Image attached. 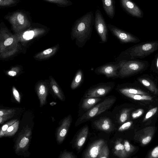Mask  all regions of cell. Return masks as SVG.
Masks as SVG:
<instances>
[{
	"mask_svg": "<svg viewBox=\"0 0 158 158\" xmlns=\"http://www.w3.org/2000/svg\"><path fill=\"white\" fill-rule=\"evenodd\" d=\"M125 96L134 100H151L153 97L149 95L133 94L128 93L122 94Z\"/></svg>",
	"mask_w": 158,
	"mask_h": 158,
	"instance_id": "28",
	"label": "cell"
},
{
	"mask_svg": "<svg viewBox=\"0 0 158 158\" xmlns=\"http://www.w3.org/2000/svg\"><path fill=\"white\" fill-rule=\"evenodd\" d=\"M107 26L111 32L123 43H137L140 41V40L134 35L114 26L108 24Z\"/></svg>",
	"mask_w": 158,
	"mask_h": 158,
	"instance_id": "10",
	"label": "cell"
},
{
	"mask_svg": "<svg viewBox=\"0 0 158 158\" xmlns=\"http://www.w3.org/2000/svg\"><path fill=\"white\" fill-rule=\"evenodd\" d=\"M158 42L154 41L147 43L132 47L129 51L132 58H144L158 49Z\"/></svg>",
	"mask_w": 158,
	"mask_h": 158,
	"instance_id": "6",
	"label": "cell"
},
{
	"mask_svg": "<svg viewBox=\"0 0 158 158\" xmlns=\"http://www.w3.org/2000/svg\"><path fill=\"white\" fill-rule=\"evenodd\" d=\"M132 121L127 122L122 125L118 128L119 131H122L129 128L132 124Z\"/></svg>",
	"mask_w": 158,
	"mask_h": 158,
	"instance_id": "39",
	"label": "cell"
},
{
	"mask_svg": "<svg viewBox=\"0 0 158 158\" xmlns=\"http://www.w3.org/2000/svg\"><path fill=\"white\" fill-rule=\"evenodd\" d=\"M49 78V88L54 95L59 100L64 101L65 99V96L59 85L52 76H50Z\"/></svg>",
	"mask_w": 158,
	"mask_h": 158,
	"instance_id": "17",
	"label": "cell"
},
{
	"mask_svg": "<svg viewBox=\"0 0 158 158\" xmlns=\"http://www.w3.org/2000/svg\"><path fill=\"white\" fill-rule=\"evenodd\" d=\"M19 121L17 120L10 125L2 135L1 137L13 136L17 131L19 125Z\"/></svg>",
	"mask_w": 158,
	"mask_h": 158,
	"instance_id": "27",
	"label": "cell"
},
{
	"mask_svg": "<svg viewBox=\"0 0 158 158\" xmlns=\"http://www.w3.org/2000/svg\"><path fill=\"white\" fill-rule=\"evenodd\" d=\"M49 89V84L46 81H40L36 85L35 90L40 101V107H42L47 103Z\"/></svg>",
	"mask_w": 158,
	"mask_h": 158,
	"instance_id": "14",
	"label": "cell"
},
{
	"mask_svg": "<svg viewBox=\"0 0 158 158\" xmlns=\"http://www.w3.org/2000/svg\"><path fill=\"white\" fill-rule=\"evenodd\" d=\"M31 129L28 126L23 128L19 133L16 140L15 151L16 153L24 152L28 148L31 138Z\"/></svg>",
	"mask_w": 158,
	"mask_h": 158,
	"instance_id": "7",
	"label": "cell"
},
{
	"mask_svg": "<svg viewBox=\"0 0 158 158\" xmlns=\"http://www.w3.org/2000/svg\"><path fill=\"white\" fill-rule=\"evenodd\" d=\"M88 132V127L86 126L82 128L78 133L75 142V147L77 150H80L84 145L87 137Z\"/></svg>",
	"mask_w": 158,
	"mask_h": 158,
	"instance_id": "18",
	"label": "cell"
},
{
	"mask_svg": "<svg viewBox=\"0 0 158 158\" xmlns=\"http://www.w3.org/2000/svg\"><path fill=\"white\" fill-rule=\"evenodd\" d=\"M119 64H109L101 66L95 70V72L98 74H104L108 78H116L118 77V73Z\"/></svg>",
	"mask_w": 158,
	"mask_h": 158,
	"instance_id": "12",
	"label": "cell"
},
{
	"mask_svg": "<svg viewBox=\"0 0 158 158\" xmlns=\"http://www.w3.org/2000/svg\"><path fill=\"white\" fill-rule=\"evenodd\" d=\"M19 40L15 35L6 29L0 31V56L3 58L10 56L19 48Z\"/></svg>",
	"mask_w": 158,
	"mask_h": 158,
	"instance_id": "2",
	"label": "cell"
},
{
	"mask_svg": "<svg viewBox=\"0 0 158 158\" xmlns=\"http://www.w3.org/2000/svg\"><path fill=\"white\" fill-rule=\"evenodd\" d=\"M12 92L15 99L18 102L20 103L21 99L20 95L18 91L15 87H13L12 88Z\"/></svg>",
	"mask_w": 158,
	"mask_h": 158,
	"instance_id": "40",
	"label": "cell"
},
{
	"mask_svg": "<svg viewBox=\"0 0 158 158\" xmlns=\"http://www.w3.org/2000/svg\"><path fill=\"white\" fill-rule=\"evenodd\" d=\"M15 114V113L0 117V124L3 123L6 121L11 118L14 116Z\"/></svg>",
	"mask_w": 158,
	"mask_h": 158,
	"instance_id": "43",
	"label": "cell"
},
{
	"mask_svg": "<svg viewBox=\"0 0 158 158\" xmlns=\"http://www.w3.org/2000/svg\"><path fill=\"white\" fill-rule=\"evenodd\" d=\"M15 112V110L12 109H0V117L14 113Z\"/></svg>",
	"mask_w": 158,
	"mask_h": 158,
	"instance_id": "37",
	"label": "cell"
},
{
	"mask_svg": "<svg viewBox=\"0 0 158 158\" xmlns=\"http://www.w3.org/2000/svg\"><path fill=\"white\" fill-rule=\"evenodd\" d=\"M19 69L17 67L12 68L8 72V74L11 76L14 77L19 72Z\"/></svg>",
	"mask_w": 158,
	"mask_h": 158,
	"instance_id": "42",
	"label": "cell"
},
{
	"mask_svg": "<svg viewBox=\"0 0 158 158\" xmlns=\"http://www.w3.org/2000/svg\"><path fill=\"white\" fill-rule=\"evenodd\" d=\"M144 110L142 109H139L133 112L131 114L132 118L135 119L141 116L143 114Z\"/></svg>",
	"mask_w": 158,
	"mask_h": 158,
	"instance_id": "38",
	"label": "cell"
},
{
	"mask_svg": "<svg viewBox=\"0 0 158 158\" xmlns=\"http://www.w3.org/2000/svg\"><path fill=\"white\" fill-rule=\"evenodd\" d=\"M94 23L96 30L100 36L101 42H106L107 41V27L105 19L99 10H97L95 11Z\"/></svg>",
	"mask_w": 158,
	"mask_h": 158,
	"instance_id": "9",
	"label": "cell"
},
{
	"mask_svg": "<svg viewBox=\"0 0 158 158\" xmlns=\"http://www.w3.org/2000/svg\"><path fill=\"white\" fill-rule=\"evenodd\" d=\"M157 107H155L149 110L146 114L143 122L146 121L148 119L153 116L157 112Z\"/></svg>",
	"mask_w": 158,
	"mask_h": 158,
	"instance_id": "36",
	"label": "cell"
},
{
	"mask_svg": "<svg viewBox=\"0 0 158 158\" xmlns=\"http://www.w3.org/2000/svg\"><path fill=\"white\" fill-rule=\"evenodd\" d=\"M54 4L60 7H65L71 5L73 3L69 0H44Z\"/></svg>",
	"mask_w": 158,
	"mask_h": 158,
	"instance_id": "30",
	"label": "cell"
},
{
	"mask_svg": "<svg viewBox=\"0 0 158 158\" xmlns=\"http://www.w3.org/2000/svg\"><path fill=\"white\" fill-rule=\"evenodd\" d=\"M115 100L114 98L105 99L95 106L89 109L84 114L76 123V126L81 124L86 120L97 116L109 109L114 104Z\"/></svg>",
	"mask_w": 158,
	"mask_h": 158,
	"instance_id": "4",
	"label": "cell"
},
{
	"mask_svg": "<svg viewBox=\"0 0 158 158\" xmlns=\"http://www.w3.org/2000/svg\"><path fill=\"white\" fill-rule=\"evenodd\" d=\"M105 143V141L102 139L95 141L86 150L83 157L85 158H97L101 148Z\"/></svg>",
	"mask_w": 158,
	"mask_h": 158,
	"instance_id": "16",
	"label": "cell"
},
{
	"mask_svg": "<svg viewBox=\"0 0 158 158\" xmlns=\"http://www.w3.org/2000/svg\"><path fill=\"white\" fill-rule=\"evenodd\" d=\"M158 56H157V57L156 58V61H155V66L156 67V68L157 69H158Z\"/></svg>",
	"mask_w": 158,
	"mask_h": 158,
	"instance_id": "45",
	"label": "cell"
},
{
	"mask_svg": "<svg viewBox=\"0 0 158 158\" xmlns=\"http://www.w3.org/2000/svg\"><path fill=\"white\" fill-rule=\"evenodd\" d=\"M60 158H77V156L71 152L64 150L60 153L59 157Z\"/></svg>",
	"mask_w": 158,
	"mask_h": 158,
	"instance_id": "35",
	"label": "cell"
},
{
	"mask_svg": "<svg viewBox=\"0 0 158 158\" xmlns=\"http://www.w3.org/2000/svg\"><path fill=\"white\" fill-rule=\"evenodd\" d=\"M100 100L101 98L99 97L85 98L83 100L81 107L85 110L89 109Z\"/></svg>",
	"mask_w": 158,
	"mask_h": 158,
	"instance_id": "26",
	"label": "cell"
},
{
	"mask_svg": "<svg viewBox=\"0 0 158 158\" xmlns=\"http://www.w3.org/2000/svg\"><path fill=\"white\" fill-rule=\"evenodd\" d=\"M72 120V116L69 114L64 119L61 125L58 127L56 132V139L58 144H61L65 139Z\"/></svg>",
	"mask_w": 158,
	"mask_h": 158,
	"instance_id": "13",
	"label": "cell"
},
{
	"mask_svg": "<svg viewBox=\"0 0 158 158\" xmlns=\"http://www.w3.org/2000/svg\"><path fill=\"white\" fill-rule=\"evenodd\" d=\"M113 84L104 83L97 85L88 90L85 94V98H98L106 95L112 89Z\"/></svg>",
	"mask_w": 158,
	"mask_h": 158,
	"instance_id": "11",
	"label": "cell"
},
{
	"mask_svg": "<svg viewBox=\"0 0 158 158\" xmlns=\"http://www.w3.org/2000/svg\"><path fill=\"white\" fill-rule=\"evenodd\" d=\"M158 157V146L155 147L148 155L149 158H157Z\"/></svg>",
	"mask_w": 158,
	"mask_h": 158,
	"instance_id": "41",
	"label": "cell"
},
{
	"mask_svg": "<svg viewBox=\"0 0 158 158\" xmlns=\"http://www.w3.org/2000/svg\"><path fill=\"white\" fill-rule=\"evenodd\" d=\"M114 153L116 156L121 158H126L128 156L125 150L124 145L122 143L120 140L116 142Z\"/></svg>",
	"mask_w": 158,
	"mask_h": 158,
	"instance_id": "24",
	"label": "cell"
},
{
	"mask_svg": "<svg viewBox=\"0 0 158 158\" xmlns=\"http://www.w3.org/2000/svg\"><path fill=\"white\" fill-rule=\"evenodd\" d=\"M109 150L106 143L102 146L99 152L97 158H108L109 156Z\"/></svg>",
	"mask_w": 158,
	"mask_h": 158,
	"instance_id": "31",
	"label": "cell"
},
{
	"mask_svg": "<svg viewBox=\"0 0 158 158\" xmlns=\"http://www.w3.org/2000/svg\"><path fill=\"white\" fill-rule=\"evenodd\" d=\"M15 0H0V6H6L10 5L15 2Z\"/></svg>",
	"mask_w": 158,
	"mask_h": 158,
	"instance_id": "44",
	"label": "cell"
},
{
	"mask_svg": "<svg viewBox=\"0 0 158 158\" xmlns=\"http://www.w3.org/2000/svg\"><path fill=\"white\" fill-rule=\"evenodd\" d=\"M49 28L44 25L38 24L36 26L30 27L27 30L15 35L19 41L27 42L33 39L40 37L47 33Z\"/></svg>",
	"mask_w": 158,
	"mask_h": 158,
	"instance_id": "5",
	"label": "cell"
},
{
	"mask_svg": "<svg viewBox=\"0 0 158 158\" xmlns=\"http://www.w3.org/2000/svg\"><path fill=\"white\" fill-rule=\"evenodd\" d=\"M119 91L122 94L128 93L133 94H140L149 95L147 93L141 90L132 88H124L120 89Z\"/></svg>",
	"mask_w": 158,
	"mask_h": 158,
	"instance_id": "29",
	"label": "cell"
},
{
	"mask_svg": "<svg viewBox=\"0 0 158 158\" xmlns=\"http://www.w3.org/2000/svg\"><path fill=\"white\" fill-rule=\"evenodd\" d=\"M83 76L82 70L81 69H79L71 84L70 87L72 89H76L80 85L83 81Z\"/></svg>",
	"mask_w": 158,
	"mask_h": 158,
	"instance_id": "25",
	"label": "cell"
},
{
	"mask_svg": "<svg viewBox=\"0 0 158 158\" xmlns=\"http://www.w3.org/2000/svg\"><path fill=\"white\" fill-rule=\"evenodd\" d=\"M103 9L107 15L112 19L115 14L114 0H102Z\"/></svg>",
	"mask_w": 158,
	"mask_h": 158,
	"instance_id": "23",
	"label": "cell"
},
{
	"mask_svg": "<svg viewBox=\"0 0 158 158\" xmlns=\"http://www.w3.org/2000/svg\"><path fill=\"white\" fill-rule=\"evenodd\" d=\"M155 131V128L152 126L142 130L139 140L143 145H145L149 143L152 138Z\"/></svg>",
	"mask_w": 158,
	"mask_h": 158,
	"instance_id": "22",
	"label": "cell"
},
{
	"mask_svg": "<svg viewBox=\"0 0 158 158\" xmlns=\"http://www.w3.org/2000/svg\"><path fill=\"white\" fill-rule=\"evenodd\" d=\"M94 126L98 129L105 131H110L113 129L111 120L108 118H104L95 121Z\"/></svg>",
	"mask_w": 158,
	"mask_h": 158,
	"instance_id": "19",
	"label": "cell"
},
{
	"mask_svg": "<svg viewBox=\"0 0 158 158\" xmlns=\"http://www.w3.org/2000/svg\"><path fill=\"white\" fill-rule=\"evenodd\" d=\"M9 19L13 29L17 32L30 27L31 25V23L26 16L21 12L14 13L10 16Z\"/></svg>",
	"mask_w": 158,
	"mask_h": 158,
	"instance_id": "8",
	"label": "cell"
},
{
	"mask_svg": "<svg viewBox=\"0 0 158 158\" xmlns=\"http://www.w3.org/2000/svg\"><path fill=\"white\" fill-rule=\"evenodd\" d=\"M137 80L154 94H158L157 88L153 81L150 78L142 76L138 77Z\"/></svg>",
	"mask_w": 158,
	"mask_h": 158,
	"instance_id": "21",
	"label": "cell"
},
{
	"mask_svg": "<svg viewBox=\"0 0 158 158\" xmlns=\"http://www.w3.org/2000/svg\"><path fill=\"white\" fill-rule=\"evenodd\" d=\"M130 110V109H125L122 112L119 117V120L121 123H124L127 119Z\"/></svg>",
	"mask_w": 158,
	"mask_h": 158,
	"instance_id": "32",
	"label": "cell"
},
{
	"mask_svg": "<svg viewBox=\"0 0 158 158\" xmlns=\"http://www.w3.org/2000/svg\"><path fill=\"white\" fill-rule=\"evenodd\" d=\"M120 2L123 9L131 15L138 18L143 17L141 9L131 0H120Z\"/></svg>",
	"mask_w": 158,
	"mask_h": 158,
	"instance_id": "15",
	"label": "cell"
},
{
	"mask_svg": "<svg viewBox=\"0 0 158 158\" xmlns=\"http://www.w3.org/2000/svg\"><path fill=\"white\" fill-rule=\"evenodd\" d=\"M59 48V44L49 48L38 53L34 56L35 59L39 60L47 59L52 56L58 51Z\"/></svg>",
	"mask_w": 158,
	"mask_h": 158,
	"instance_id": "20",
	"label": "cell"
},
{
	"mask_svg": "<svg viewBox=\"0 0 158 158\" xmlns=\"http://www.w3.org/2000/svg\"><path fill=\"white\" fill-rule=\"evenodd\" d=\"M17 119H13L3 124L0 129V138L3 133L6 131L7 128L10 125L14 123Z\"/></svg>",
	"mask_w": 158,
	"mask_h": 158,
	"instance_id": "34",
	"label": "cell"
},
{
	"mask_svg": "<svg viewBox=\"0 0 158 158\" xmlns=\"http://www.w3.org/2000/svg\"><path fill=\"white\" fill-rule=\"evenodd\" d=\"M124 145L125 150L127 156L134 151L135 149V147L131 145L127 140L124 141Z\"/></svg>",
	"mask_w": 158,
	"mask_h": 158,
	"instance_id": "33",
	"label": "cell"
},
{
	"mask_svg": "<svg viewBox=\"0 0 158 158\" xmlns=\"http://www.w3.org/2000/svg\"><path fill=\"white\" fill-rule=\"evenodd\" d=\"M94 19L93 12L89 11L77 19L72 28V40L75 39L79 44L83 45L90 36Z\"/></svg>",
	"mask_w": 158,
	"mask_h": 158,
	"instance_id": "1",
	"label": "cell"
},
{
	"mask_svg": "<svg viewBox=\"0 0 158 158\" xmlns=\"http://www.w3.org/2000/svg\"><path fill=\"white\" fill-rule=\"evenodd\" d=\"M118 63L119 69L118 77L124 78L139 73L146 69V62L140 60L120 61Z\"/></svg>",
	"mask_w": 158,
	"mask_h": 158,
	"instance_id": "3",
	"label": "cell"
}]
</instances>
